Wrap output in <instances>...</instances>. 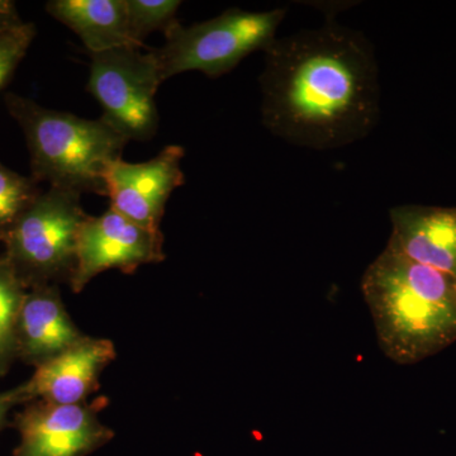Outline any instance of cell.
Listing matches in <instances>:
<instances>
[{"instance_id":"12","label":"cell","mask_w":456,"mask_h":456,"mask_svg":"<svg viewBox=\"0 0 456 456\" xmlns=\"http://www.w3.org/2000/svg\"><path fill=\"white\" fill-rule=\"evenodd\" d=\"M391 222V248L456 281V207H395Z\"/></svg>"},{"instance_id":"7","label":"cell","mask_w":456,"mask_h":456,"mask_svg":"<svg viewBox=\"0 0 456 456\" xmlns=\"http://www.w3.org/2000/svg\"><path fill=\"white\" fill-rule=\"evenodd\" d=\"M110 399L99 395L82 404L33 401L16 413L12 428L20 444L12 456H88L113 440L114 431L99 413Z\"/></svg>"},{"instance_id":"16","label":"cell","mask_w":456,"mask_h":456,"mask_svg":"<svg viewBox=\"0 0 456 456\" xmlns=\"http://www.w3.org/2000/svg\"><path fill=\"white\" fill-rule=\"evenodd\" d=\"M38 184L32 176L20 175L0 163V235L41 196Z\"/></svg>"},{"instance_id":"10","label":"cell","mask_w":456,"mask_h":456,"mask_svg":"<svg viewBox=\"0 0 456 456\" xmlns=\"http://www.w3.org/2000/svg\"><path fill=\"white\" fill-rule=\"evenodd\" d=\"M116 358L112 340L86 335L70 349L35 368L31 378L14 389L22 406L33 401L86 403L101 389V375Z\"/></svg>"},{"instance_id":"2","label":"cell","mask_w":456,"mask_h":456,"mask_svg":"<svg viewBox=\"0 0 456 456\" xmlns=\"http://www.w3.org/2000/svg\"><path fill=\"white\" fill-rule=\"evenodd\" d=\"M362 292L384 355L412 365L456 342V281L387 245L365 270Z\"/></svg>"},{"instance_id":"5","label":"cell","mask_w":456,"mask_h":456,"mask_svg":"<svg viewBox=\"0 0 456 456\" xmlns=\"http://www.w3.org/2000/svg\"><path fill=\"white\" fill-rule=\"evenodd\" d=\"M284 8L268 12L228 9L220 16L196 25L175 22L165 35V44L154 51L164 82L187 71L209 77L230 73L246 56L266 50L285 18Z\"/></svg>"},{"instance_id":"8","label":"cell","mask_w":456,"mask_h":456,"mask_svg":"<svg viewBox=\"0 0 456 456\" xmlns=\"http://www.w3.org/2000/svg\"><path fill=\"white\" fill-rule=\"evenodd\" d=\"M165 257L161 230L140 226L110 207L103 215L88 216L84 221L77 240V268L69 287L79 294L107 270L134 274L140 266L163 263Z\"/></svg>"},{"instance_id":"15","label":"cell","mask_w":456,"mask_h":456,"mask_svg":"<svg viewBox=\"0 0 456 456\" xmlns=\"http://www.w3.org/2000/svg\"><path fill=\"white\" fill-rule=\"evenodd\" d=\"M180 5L179 0H126L128 29L134 46L141 49L150 33H165L178 22L176 12Z\"/></svg>"},{"instance_id":"1","label":"cell","mask_w":456,"mask_h":456,"mask_svg":"<svg viewBox=\"0 0 456 456\" xmlns=\"http://www.w3.org/2000/svg\"><path fill=\"white\" fill-rule=\"evenodd\" d=\"M263 123L275 136L314 150L368 136L379 118V74L362 33L327 23L277 38L260 77Z\"/></svg>"},{"instance_id":"13","label":"cell","mask_w":456,"mask_h":456,"mask_svg":"<svg viewBox=\"0 0 456 456\" xmlns=\"http://www.w3.org/2000/svg\"><path fill=\"white\" fill-rule=\"evenodd\" d=\"M46 11L80 38L89 55L139 49L128 29L126 0H50Z\"/></svg>"},{"instance_id":"14","label":"cell","mask_w":456,"mask_h":456,"mask_svg":"<svg viewBox=\"0 0 456 456\" xmlns=\"http://www.w3.org/2000/svg\"><path fill=\"white\" fill-rule=\"evenodd\" d=\"M26 293L8 261L0 256V378L17 362V322Z\"/></svg>"},{"instance_id":"11","label":"cell","mask_w":456,"mask_h":456,"mask_svg":"<svg viewBox=\"0 0 456 456\" xmlns=\"http://www.w3.org/2000/svg\"><path fill=\"white\" fill-rule=\"evenodd\" d=\"M86 336L68 314L59 285L27 290L17 322V360L40 367Z\"/></svg>"},{"instance_id":"4","label":"cell","mask_w":456,"mask_h":456,"mask_svg":"<svg viewBox=\"0 0 456 456\" xmlns=\"http://www.w3.org/2000/svg\"><path fill=\"white\" fill-rule=\"evenodd\" d=\"M82 194L50 187L3 235L2 255L27 290L68 283L77 268V240L88 215Z\"/></svg>"},{"instance_id":"19","label":"cell","mask_w":456,"mask_h":456,"mask_svg":"<svg viewBox=\"0 0 456 456\" xmlns=\"http://www.w3.org/2000/svg\"><path fill=\"white\" fill-rule=\"evenodd\" d=\"M20 401L16 389L0 392V431L7 428L8 415L14 407L20 406Z\"/></svg>"},{"instance_id":"17","label":"cell","mask_w":456,"mask_h":456,"mask_svg":"<svg viewBox=\"0 0 456 456\" xmlns=\"http://www.w3.org/2000/svg\"><path fill=\"white\" fill-rule=\"evenodd\" d=\"M36 36L33 23H23L12 31L0 33V90L13 77Z\"/></svg>"},{"instance_id":"20","label":"cell","mask_w":456,"mask_h":456,"mask_svg":"<svg viewBox=\"0 0 456 456\" xmlns=\"http://www.w3.org/2000/svg\"><path fill=\"white\" fill-rule=\"evenodd\" d=\"M0 241H3V236L0 235Z\"/></svg>"},{"instance_id":"3","label":"cell","mask_w":456,"mask_h":456,"mask_svg":"<svg viewBox=\"0 0 456 456\" xmlns=\"http://www.w3.org/2000/svg\"><path fill=\"white\" fill-rule=\"evenodd\" d=\"M4 102L25 134L36 182L107 197V169L122 158L130 141L102 118L49 110L14 93H8Z\"/></svg>"},{"instance_id":"18","label":"cell","mask_w":456,"mask_h":456,"mask_svg":"<svg viewBox=\"0 0 456 456\" xmlns=\"http://www.w3.org/2000/svg\"><path fill=\"white\" fill-rule=\"evenodd\" d=\"M18 13L16 3L12 0H0V33L12 31L23 25Z\"/></svg>"},{"instance_id":"9","label":"cell","mask_w":456,"mask_h":456,"mask_svg":"<svg viewBox=\"0 0 456 456\" xmlns=\"http://www.w3.org/2000/svg\"><path fill=\"white\" fill-rule=\"evenodd\" d=\"M183 158L184 149L170 145L145 163L117 159L106 173L110 208L140 226L160 231L167 200L184 184Z\"/></svg>"},{"instance_id":"6","label":"cell","mask_w":456,"mask_h":456,"mask_svg":"<svg viewBox=\"0 0 456 456\" xmlns=\"http://www.w3.org/2000/svg\"><path fill=\"white\" fill-rule=\"evenodd\" d=\"M164 83L154 51L123 47L90 55L88 92L101 117L128 141H149L159 128L155 97Z\"/></svg>"}]
</instances>
